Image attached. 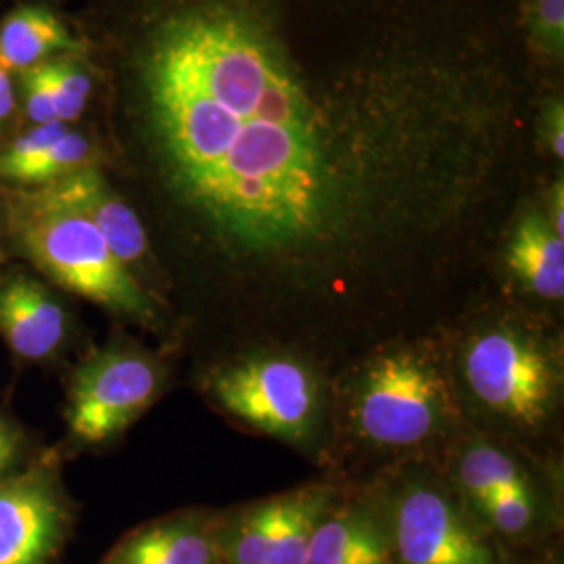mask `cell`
<instances>
[{
	"label": "cell",
	"instance_id": "obj_1",
	"mask_svg": "<svg viewBox=\"0 0 564 564\" xmlns=\"http://www.w3.org/2000/svg\"><path fill=\"white\" fill-rule=\"evenodd\" d=\"M144 86L172 186L224 245L276 256L323 239L337 167L323 121L263 25L230 7L165 21Z\"/></svg>",
	"mask_w": 564,
	"mask_h": 564
},
{
	"label": "cell",
	"instance_id": "obj_2",
	"mask_svg": "<svg viewBox=\"0 0 564 564\" xmlns=\"http://www.w3.org/2000/svg\"><path fill=\"white\" fill-rule=\"evenodd\" d=\"M21 241L42 272L63 289L137 323L158 321L141 282L86 218L25 199Z\"/></svg>",
	"mask_w": 564,
	"mask_h": 564
},
{
	"label": "cell",
	"instance_id": "obj_3",
	"mask_svg": "<svg viewBox=\"0 0 564 564\" xmlns=\"http://www.w3.org/2000/svg\"><path fill=\"white\" fill-rule=\"evenodd\" d=\"M454 419L444 370L421 349L384 354L364 370L354 421L368 442L391 447L423 444Z\"/></svg>",
	"mask_w": 564,
	"mask_h": 564
},
{
	"label": "cell",
	"instance_id": "obj_4",
	"mask_svg": "<svg viewBox=\"0 0 564 564\" xmlns=\"http://www.w3.org/2000/svg\"><path fill=\"white\" fill-rule=\"evenodd\" d=\"M464 377L487 408L523 426H540L556 403V364L540 343L508 326L489 328L468 345Z\"/></svg>",
	"mask_w": 564,
	"mask_h": 564
},
{
	"label": "cell",
	"instance_id": "obj_5",
	"mask_svg": "<svg viewBox=\"0 0 564 564\" xmlns=\"http://www.w3.org/2000/svg\"><path fill=\"white\" fill-rule=\"evenodd\" d=\"M209 391L226 412L263 433L302 442L316 423L318 384L291 358L258 356L214 372Z\"/></svg>",
	"mask_w": 564,
	"mask_h": 564
},
{
	"label": "cell",
	"instance_id": "obj_6",
	"mask_svg": "<svg viewBox=\"0 0 564 564\" xmlns=\"http://www.w3.org/2000/svg\"><path fill=\"white\" fill-rule=\"evenodd\" d=\"M384 514L398 564H508L502 542L435 485L405 487Z\"/></svg>",
	"mask_w": 564,
	"mask_h": 564
},
{
	"label": "cell",
	"instance_id": "obj_7",
	"mask_svg": "<svg viewBox=\"0 0 564 564\" xmlns=\"http://www.w3.org/2000/svg\"><path fill=\"white\" fill-rule=\"evenodd\" d=\"M335 505L330 489L303 487L218 519L223 564L305 563L316 527Z\"/></svg>",
	"mask_w": 564,
	"mask_h": 564
},
{
	"label": "cell",
	"instance_id": "obj_8",
	"mask_svg": "<svg viewBox=\"0 0 564 564\" xmlns=\"http://www.w3.org/2000/svg\"><path fill=\"white\" fill-rule=\"evenodd\" d=\"M162 375L137 351H102L76 375L67 423L84 444H101L137 421L155 400Z\"/></svg>",
	"mask_w": 564,
	"mask_h": 564
},
{
	"label": "cell",
	"instance_id": "obj_9",
	"mask_svg": "<svg viewBox=\"0 0 564 564\" xmlns=\"http://www.w3.org/2000/svg\"><path fill=\"white\" fill-rule=\"evenodd\" d=\"M69 529L72 506L51 468L0 479V564L53 563Z\"/></svg>",
	"mask_w": 564,
	"mask_h": 564
},
{
	"label": "cell",
	"instance_id": "obj_10",
	"mask_svg": "<svg viewBox=\"0 0 564 564\" xmlns=\"http://www.w3.org/2000/svg\"><path fill=\"white\" fill-rule=\"evenodd\" d=\"M28 202L86 218L128 268L147 258V235L139 216L109 188L101 174L88 165L42 184Z\"/></svg>",
	"mask_w": 564,
	"mask_h": 564
},
{
	"label": "cell",
	"instance_id": "obj_11",
	"mask_svg": "<svg viewBox=\"0 0 564 564\" xmlns=\"http://www.w3.org/2000/svg\"><path fill=\"white\" fill-rule=\"evenodd\" d=\"M102 564H223L218 519L182 512L123 535Z\"/></svg>",
	"mask_w": 564,
	"mask_h": 564
},
{
	"label": "cell",
	"instance_id": "obj_12",
	"mask_svg": "<svg viewBox=\"0 0 564 564\" xmlns=\"http://www.w3.org/2000/svg\"><path fill=\"white\" fill-rule=\"evenodd\" d=\"M67 333V314L53 293L30 276L0 282V337L23 360L51 358Z\"/></svg>",
	"mask_w": 564,
	"mask_h": 564
},
{
	"label": "cell",
	"instance_id": "obj_13",
	"mask_svg": "<svg viewBox=\"0 0 564 564\" xmlns=\"http://www.w3.org/2000/svg\"><path fill=\"white\" fill-rule=\"evenodd\" d=\"M303 564H398L384 510L368 502L333 506L316 527Z\"/></svg>",
	"mask_w": 564,
	"mask_h": 564
},
{
	"label": "cell",
	"instance_id": "obj_14",
	"mask_svg": "<svg viewBox=\"0 0 564 564\" xmlns=\"http://www.w3.org/2000/svg\"><path fill=\"white\" fill-rule=\"evenodd\" d=\"M508 265L533 295L561 302L564 295V239L540 212H527L508 241Z\"/></svg>",
	"mask_w": 564,
	"mask_h": 564
},
{
	"label": "cell",
	"instance_id": "obj_15",
	"mask_svg": "<svg viewBox=\"0 0 564 564\" xmlns=\"http://www.w3.org/2000/svg\"><path fill=\"white\" fill-rule=\"evenodd\" d=\"M76 42L51 11L23 7L0 23V69H30Z\"/></svg>",
	"mask_w": 564,
	"mask_h": 564
},
{
	"label": "cell",
	"instance_id": "obj_16",
	"mask_svg": "<svg viewBox=\"0 0 564 564\" xmlns=\"http://www.w3.org/2000/svg\"><path fill=\"white\" fill-rule=\"evenodd\" d=\"M458 481L463 487L466 508L500 494L535 491L523 468L496 445L468 447L458 466Z\"/></svg>",
	"mask_w": 564,
	"mask_h": 564
},
{
	"label": "cell",
	"instance_id": "obj_17",
	"mask_svg": "<svg viewBox=\"0 0 564 564\" xmlns=\"http://www.w3.org/2000/svg\"><path fill=\"white\" fill-rule=\"evenodd\" d=\"M90 142L78 132L67 130L59 141L42 149L34 158L11 167L2 178L21 182V184H46L67 176L80 167L88 165L90 160Z\"/></svg>",
	"mask_w": 564,
	"mask_h": 564
},
{
	"label": "cell",
	"instance_id": "obj_18",
	"mask_svg": "<svg viewBox=\"0 0 564 564\" xmlns=\"http://www.w3.org/2000/svg\"><path fill=\"white\" fill-rule=\"evenodd\" d=\"M44 72L51 88L55 118L61 123L76 120L88 102L90 78L65 61L44 63Z\"/></svg>",
	"mask_w": 564,
	"mask_h": 564
},
{
	"label": "cell",
	"instance_id": "obj_19",
	"mask_svg": "<svg viewBox=\"0 0 564 564\" xmlns=\"http://www.w3.org/2000/svg\"><path fill=\"white\" fill-rule=\"evenodd\" d=\"M531 34L538 46L552 57L564 51V0H531Z\"/></svg>",
	"mask_w": 564,
	"mask_h": 564
},
{
	"label": "cell",
	"instance_id": "obj_20",
	"mask_svg": "<svg viewBox=\"0 0 564 564\" xmlns=\"http://www.w3.org/2000/svg\"><path fill=\"white\" fill-rule=\"evenodd\" d=\"M23 88H25V111L34 126L57 121L53 99H51V88H48L46 72H44V63L25 69Z\"/></svg>",
	"mask_w": 564,
	"mask_h": 564
},
{
	"label": "cell",
	"instance_id": "obj_21",
	"mask_svg": "<svg viewBox=\"0 0 564 564\" xmlns=\"http://www.w3.org/2000/svg\"><path fill=\"white\" fill-rule=\"evenodd\" d=\"M544 141L550 153L563 162L564 158V107L563 101H552L544 111L542 121Z\"/></svg>",
	"mask_w": 564,
	"mask_h": 564
},
{
	"label": "cell",
	"instance_id": "obj_22",
	"mask_svg": "<svg viewBox=\"0 0 564 564\" xmlns=\"http://www.w3.org/2000/svg\"><path fill=\"white\" fill-rule=\"evenodd\" d=\"M20 456V435L18 431L0 416V479L9 477V470Z\"/></svg>",
	"mask_w": 564,
	"mask_h": 564
},
{
	"label": "cell",
	"instance_id": "obj_23",
	"mask_svg": "<svg viewBox=\"0 0 564 564\" xmlns=\"http://www.w3.org/2000/svg\"><path fill=\"white\" fill-rule=\"evenodd\" d=\"M545 220L554 228V232L564 239V188L563 182H556L547 195V214Z\"/></svg>",
	"mask_w": 564,
	"mask_h": 564
},
{
	"label": "cell",
	"instance_id": "obj_24",
	"mask_svg": "<svg viewBox=\"0 0 564 564\" xmlns=\"http://www.w3.org/2000/svg\"><path fill=\"white\" fill-rule=\"evenodd\" d=\"M13 107H15L13 84H11V78H9V72L0 69V126L9 120Z\"/></svg>",
	"mask_w": 564,
	"mask_h": 564
},
{
	"label": "cell",
	"instance_id": "obj_25",
	"mask_svg": "<svg viewBox=\"0 0 564 564\" xmlns=\"http://www.w3.org/2000/svg\"><path fill=\"white\" fill-rule=\"evenodd\" d=\"M552 564H561V563H552Z\"/></svg>",
	"mask_w": 564,
	"mask_h": 564
}]
</instances>
